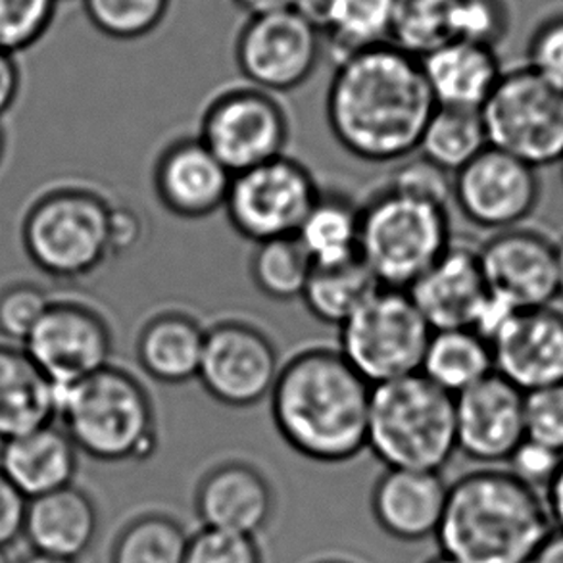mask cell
<instances>
[{
  "label": "cell",
  "instance_id": "cell-1",
  "mask_svg": "<svg viewBox=\"0 0 563 563\" xmlns=\"http://www.w3.org/2000/svg\"><path fill=\"white\" fill-rule=\"evenodd\" d=\"M437 102L421 62L393 43L336 62L325 118L336 145L367 164H400L418 153Z\"/></svg>",
  "mask_w": 563,
  "mask_h": 563
},
{
  "label": "cell",
  "instance_id": "cell-2",
  "mask_svg": "<svg viewBox=\"0 0 563 563\" xmlns=\"http://www.w3.org/2000/svg\"><path fill=\"white\" fill-rule=\"evenodd\" d=\"M372 385L329 346H308L283 360L269 395L275 429L316 464L352 462L367 450Z\"/></svg>",
  "mask_w": 563,
  "mask_h": 563
},
{
  "label": "cell",
  "instance_id": "cell-3",
  "mask_svg": "<svg viewBox=\"0 0 563 563\" xmlns=\"http://www.w3.org/2000/svg\"><path fill=\"white\" fill-rule=\"evenodd\" d=\"M554 529L542 490L506 467H477L450 483L433 541L457 563H531Z\"/></svg>",
  "mask_w": 563,
  "mask_h": 563
},
{
  "label": "cell",
  "instance_id": "cell-4",
  "mask_svg": "<svg viewBox=\"0 0 563 563\" xmlns=\"http://www.w3.org/2000/svg\"><path fill=\"white\" fill-rule=\"evenodd\" d=\"M56 423L79 454L104 464L146 462L161 444L151 390L137 375L114 362L58 388Z\"/></svg>",
  "mask_w": 563,
  "mask_h": 563
},
{
  "label": "cell",
  "instance_id": "cell-5",
  "mask_svg": "<svg viewBox=\"0 0 563 563\" xmlns=\"http://www.w3.org/2000/svg\"><path fill=\"white\" fill-rule=\"evenodd\" d=\"M118 202L91 185H54L23 213L22 246L41 274L77 282L114 258Z\"/></svg>",
  "mask_w": 563,
  "mask_h": 563
},
{
  "label": "cell",
  "instance_id": "cell-6",
  "mask_svg": "<svg viewBox=\"0 0 563 563\" xmlns=\"http://www.w3.org/2000/svg\"><path fill=\"white\" fill-rule=\"evenodd\" d=\"M452 244L450 206L387 184L360 205L358 258L380 287L410 289Z\"/></svg>",
  "mask_w": 563,
  "mask_h": 563
},
{
  "label": "cell",
  "instance_id": "cell-7",
  "mask_svg": "<svg viewBox=\"0 0 563 563\" xmlns=\"http://www.w3.org/2000/svg\"><path fill=\"white\" fill-rule=\"evenodd\" d=\"M367 450L385 470L442 473L457 454L454 396L421 374L375 385Z\"/></svg>",
  "mask_w": 563,
  "mask_h": 563
},
{
  "label": "cell",
  "instance_id": "cell-8",
  "mask_svg": "<svg viewBox=\"0 0 563 563\" xmlns=\"http://www.w3.org/2000/svg\"><path fill=\"white\" fill-rule=\"evenodd\" d=\"M431 333L408 290L379 287L339 328L336 351L375 387L419 374Z\"/></svg>",
  "mask_w": 563,
  "mask_h": 563
},
{
  "label": "cell",
  "instance_id": "cell-9",
  "mask_svg": "<svg viewBox=\"0 0 563 563\" xmlns=\"http://www.w3.org/2000/svg\"><path fill=\"white\" fill-rule=\"evenodd\" d=\"M479 112L488 146L534 169L563 161V89L527 64L504 69Z\"/></svg>",
  "mask_w": 563,
  "mask_h": 563
},
{
  "label": "cell",
  "instance_id": "cell-10",
  "mask_svg": "<svg viewBox=\"0 0 563 563\" xmlns=\"http://www.w3.org/2000/svg\"><path fill=\"white\" fill-rule=\"evenodd\" d=\"M195 135L231 174H239L287 154L292 122L279 95L241 79L206 100Z\"/></svg>",
  "mask_w": 563,
  "mask_h": 563
},
{
  "label": "cell",
  "instance_id": "cell-11",
  "mask_svg": "<svg viewBox=\"0 0 563 563\" xmlns=\"http://www.w3.org/2000/svg\"><path fill=\"white\" fill-rule=\"evenodd\" d=\"M320 192L312 169L283 154L233 174L223 210L236 235L264 243L297 235Z\"/></svg>",
  "mask_w": 563,
  "mask_h": 563
},
{
  "label": "cell",
  "instance_id": "cell-12",
  "mask_svg": "<svg viewBox=\"0 0 563 563\" xmlns=\"http://www.w3.org/2000/svg\"><path fill=\"white\" fill-rule=\"evenodd\" d=\"M233 54L243 81L282 97L312 79L328 48L312 20L285 10L246 18L236 31Z\"/></svg>",
  "mask_w": 563,
  "mask_h": 563
},
{
  "label": "cell",
  "instance_id": "cell-13",
  "mask_svg": "<svg viewBox=\"0 0 563 563\" xmlns=\"http://www.w3.org/2000/svg\"><path fill=\"white\" fill-rule=\"evenodd\" d=\"M283 360L267 331L241 318L206 325L197 380L212 400L246 410L272 395Z\"/></svg>",
  "mask_w": 563,
  "mask_h": 563
},
{
  "label": "cell",
  "instance_id": "cell-14",
  "mask_svg": "<svg viewBox=\"0 0 563 563\" xmlns=\"http://www.w3.org/2000/svg\"><path fill=\"white\" fill-rule=\"evenodd\" d=\"M22 346L54 387L66 388L112 364L114 331L89 302L53 298Z\"/></svg>",
  "mask_w": 563,
  "mask_h": 563
},
{
  "label": "cell",
  "instance_id": "cell-15",
  "mask_svg": "<svg viewBox=\"0 0 563 563\" xmlns=\"http://www.w3.org/2000/svg\"><path fill=\"white\" fill-rule=\"evenodd\" d=\"M541 200L539 169L493 146L452 176V205L485 231L526 225Z\"/></svg>",
  "mask_w": 563,
  "mask_h": 563
},
{
  "label": "cell",
  "instance_id": "cell-16",
  "mask_svg": "<svg viewBox=\"0 0 563 563\" xmlns=\"http://www.w3.org/2000/svg\"><path fill=\"white\" fill-rule=\"evenodd\" d=\"M477 256L490 297L514 310L552 306L560 297L556 243L537 229L519 225L493 233Z\"/></svg>",
  "mask_w": 563,
  "mask_h": 563
},
{
  "label": "cell",
  "instance_id": "cell-17",
  "mask_svg": "<svg viewBox=\"0 0 563 563\" xmlns=\"http://www.w3.org/2000/svg\"><path fill=\"white\" fill-rule=\"evenodd\" d=\"M526 395L498 374L454 396L460 454L481 467H498L526 439Z\"/></svg>",
  "mask_w": 563,
  "mask_h": 563
},
{
  "label": "cell",
  "instance_id": "cell-18",
  "mask_svg": "<svg viewBox=\"0 0 563 563\" xmlns=\"http://www.w3.org/2000/svg\"><path fill=\"white\" fill-rule=\"evenodd\" d=\"M192 506L200 527L258 539L274 521L277 495L258 465L223 460L198 479Z\"/></svg>",
  "mask_w": 563,
  "mask_h": 563
},
{
  "label": "cell",
  "instance_id": "cell-19",
  "mask_svg": "<svg viewBox=\"0 0 563 563\" xmlns=\"http://www.w3.org/2000/svg\"><path fill=\"white\" fill-rule=\"evenodd\" d=\"M495 374L523 395L563 385V312L554 306L516 310L490 339Z\"/></svg>",
  "mask_w": 563,
  "mask_h": 563
},
{
  "label": "cell",
  "instance_id": "cell-20",
  "mask_svg": "<svg viewBox=\"0 0 563 563\" xmlns=\"http://www.w3.org/2000/svg\"><path fill=\"white\" fill-rule=\"evenodd\" d=\"M233 174L197 137L169 141L156 156L153 190L158 205L179 220H205L223 210Z\"/></svg>",
  "mask_w": 563,
  "mask_h": 563
},
{
  "label": "cell",
  "instance_id": "cell-21",
  "mask_svg": "<svg viewBox=\"0 0 563 563\" xmlns=\"http://www.w3.org/2000/svg\"><path fill=\"white\" fill-rule=\"evenodd\" d=\"M449 485L441 472L393 470L372 488V516L383 533L406 544L434 539L446 508Z\"/></svg>",
  "mask_w": 563,
  "mask_h": 563
},
{
  "label": "cell",
  "instance_id": "cell-22",
  "mask_svg": "<svg viewBox=\"0 0 563 563\" xmlns=\"http://www.w3.org/2000/svg\"><path fill=\"white\" fill-rule=\"evenodd\" d=\"M408 295L433 331L473 329L490 298L477 251L462 244H452Z\"/></svg>",
  "mask_w": 563,
  "mask_h": 563
},
{
  "label": "cell",
  "instance_id": "cell-23",
  "mask_svg": "<svg viewBox=\"0 0 563 563\" xmlns=\"http://www.w3.org/2000/svg\"><path fill=\"white\" fill-rule=\"evenodd\" d=\"M79 452L56 421L0 442V472L27 500L74 485Z\"/></svg>",
  "mask_w": 563,
  "mask_h": 563
},
{
  "label": "cell",
  "instance_id": "cell-24",
  "mask_svg": "<svg viewBox=\"0 0 563 563\" xmlns=\"http://www.w3.org/2000/svg\"><path fill=\"white\" fill-rule=\"evenodd\" d=\"M97 504L84 488L69 487L27 503L23 537L33 552L79 562L99 534Z\"/></svg>",
  "mask_w": 563,
  "mask_h": 563
},
{
  "label": "cell",
  "instance_id": "cell-25",
  "mask_svg": "<svg viewBox=\"0 0 563 563\" xmlns=\"http://www.w3.org/2000/svg\"><path fill=\"white\" fill-rule=\"evenodd\" d=\"M206 325L197 316L166 308L154 312L139 329L135 358L141 372L168 387L197 380Z\"/></svg>",
  "mask_w": 563,
  "mask_h": 563
},
{
  "label": "cell",
  "instance_id": "cell-26",
  "mask_svg": "<svg viewBox=\"0 0 563 563\" xmlns=\"http://www.w3.org/2000/svg\"><path fill=\"white\" fill-rule=\"evenodd\" d=\"M437 107L481 110L504 74L496 48L450 41L421 58Z\"/></svg>",
  "mask_w": 563,
  "mask_h": 563
},
{
  "label": "cell",
  "instance_id": "cell-27",
  "mask_svg": "<svg viewBox=\"0 0 563 563\" xmlns=\"http://www.w3.org/2000/svg\"><path fill=\"white\" fill-rule=\"evenodd\" d=\"M54 387L22 344L0 341V442L56 421Z\"/></svg>",
  "mask_w": 563,
  "mask_h": 563
},
{
  "label": "cell",
  "instance_id": "cell-28",
  "mask_svg": "<svg viewBox=\"0 0 563 563\" xmlns=\"http://www.w3.org/2000/svg\"><path fill=\"white\" fill-rule=\"evenodd\" d=\"M396 0H298L297 10L320 27L331 58L388 43Z\"/></svg>",
  "mask_w": 563,
  "mask_h": 563
},
{
  "label": "cell",
  "instance_id": "cell-29",
  "mask_svg": "<svg viewBox=\"0 0 563 563\" xmlns=\"http://www.w3.org/2000/svg\"><path fill=\"white\" fill-rule=\"evenodd\" d=\"M295 236L313 266L358 258L360 202L343 190L321 189Z\"/></svg>",
  "mask_w": 563,
  "mask_h": 563
},
{
  "label": "cell",
  "instance_id": "cell-30",
  "mask_svg": "<svg viewBox=\"0 0 563 563\" xmlns=\"http://www.w3.org/2000/svg\"><path fill=\"white\" fill-rule=\"evenodd\" d=\"M419 374L434 387L457 396L495 374L493 349L473 329H439L429 336Z\"/></svg>",
  "mask_w": 563,
  "mask_h": 563
},
{
  "label": "cell",
  "instance_id": "cell-31",
  "mask_svg": "<svg viewBox=\"0 0 563 563\" xmlns=\"http://www.w3.org/2000/svg\"><path fill=\"white\" fill-rule=\"evenodd\" d=\"M379 287L364 262L354 258L335 266H313L300 300L313 320L339 329Z\"/></svg>",
  "mask_w": 563,
  "mask_h": 563
},
{
  "label": "cell",
  "instance_id": "cell-32",
  "mask_svg": "<svg viewBox=\"0 0 563 563\" xmlns=\"http://www.w3.org/2000/svg\"><path fill=\"white\" fill-rule=\"evenodd\" d=\"M485 148L487 130L479 110L437 107L421 133L416 154L454 176Z\"/></svg>",
  "mask_w": 563,
  "mask_h": 563
},
{
  "label": "cell",
  "instance_id": "cell-33",
  "mask_svg": "<svg viewBox=\"0 0 563 563\" xmlns=\"http://www.w3.org/2000/svg\"><path fill=\"white\" fill-rule=\"evenodd\" d=\"M189 539L184 521L174 514L143 511L115 537L110 563H184Z\"/></svg>",
  "mask_w": 563,
  "mask_h": 563
},
{
  "label": "cell",
  "instance_id": "cell-34",
  "mask_svg": "<svg viewBox=\"0 0 563 563\" xmlns=\"http://www.w3.org/2000/svg\"><path fill=\"white\" fill-rule=\"evenodd\" d=\"M312 267V260L297 236L256 243L249 260L252 285L260 295L275 302H290L302 297Z\"/></svg>",
  "mask_w": 563,
  "mask_h": 563
},
{
  "label": "cell",
  "instance_id": "cell-35",
  "mask_svg": "<svg viewBox=\"0 0 563 563\" xmlns=\"http://www.w3.org/2000/svg\"><path fill=\"white\" fill-rule=\"evenodd\" d=\"M454 41V0H396L388 43L421 60Z\"/></svg>",
  "mask_w": 563,
  "mask_h": 563
},
{
  "label": "cell",
  "instance_id": "cell-36",
  "mask_svg": "<svg viewBox=\"0 0 563 563\" xmlns=\"http://www.w3.org/2000/svg\"><path fill=\"white\" fill-rule=\"evenodd\" d=\"M87 20L100 35L139 41L166 22L174 0H81Z\"/></svg>",
  "mask_w": 563,
  "mask_h": 563
},
{
  "label": "cell",
  "instance_id": "cell-37",
  "mask_svg": "<svg viewBox=\"0 0 563 563\" xmlns=\"http://www.w3.org/2000/svg\"><path fill=\"white\" fill-rule=\"evenodd\" d=\"M60 0H0V53L18 56L53 27Z\"/></svg>",
  "mask_w": 563,
  "mask_h": 563
},
{
  "label": "cell",
  "instance_id": "cell-38",
  "mask_svg": "<svg viewBox=\"0 0 563 563\" xmlns=\"http://www.w3.org/2000/svg\"><path fill=\"white\" fill-rule=\"evenodd\" d=\"M53 298L41 283L30 279H15L0 287V339L25 343Z\"/></svg>",
  "mask_w": 563,
  "mask_h": 563
},
{
  "label": "cell",
  "instance_id": "cell-39",
  "mask_svg": "<svg viewBox=\"0 0 563 563\" xmlns=\"http://www.w3.org/2000/svg\"><path fill=\"white\" fill-rule=\"evenodd\" d=\"M510 31L506 0H454V41L496 46Z\"/></svg>",
  "mask_w": 563,
  "mask_h": 563
},
{
  "label": "cell",
  "instance_id": "cell-40",
  "mask_svg": "<svg viewBox=\"0 0 563 563\" xmlns=\"http://www.w3.org/2000/svg\"><path fill=\"white\" fill-rule=\"evenodd\" d=\"M184 563H264L256 537L200 527L190 533Z\"/></svg>",
  "mask_w": 563,
  "mask_h": 563
},
{
  "label": "cell",
  "instance_id": "cell-41",
  "mask_svg": "<svg viewBox=\"0 0 563 563\" xmlns=\"http://www.w3.org/2000/svg\"><path fill=\"white\" fill-rule=\"evenodd\" d=\"M526 439L563 456V385L526 393Z\"/></svg>",
  "mask_w": 563,
  "mask_h": 563
},
{
  "label": "cell",
  "instance_id": "cell-42",
  "mask_svg": "<svg viewBox=\"0 0 563 563\" xmlns=\"http://www.w3.org/2000/svg\"><path fill=\"white\" fill-rule=\"evenodd\" d=\"M527 66L563 89V10L542 18L527 43Z\"/></svg>",
  "mask_w": 563,
  "mask_h": 563
},
{
  "label": "cell",
  "instance_id": "cell-43",
  "mask_svg": "<svg viewBox=\"0 0 563 563\" xmlns=\"http://www.w3.org/2000/svg\"><path fill=\"white\" fill-rule=\"evenodd\" d=\"M387 185L416 197L452 205V176L421 158L419 154L396 164L395 172L388 176Z\"/></svg>",
  "mask_w": 563,
  "mask_h": 563
},
{
  "label": "cell",
  "instance_id": "cell-44",
  "mask_svg": "<svg viewBox=\"0 0 563 563\" xmlns=\"http://www.w3.org/2000/svg\"><path fill=\"white\" fill-rule=\"evenodd\" d=\"M562 454L554 450L542 446L539 442L523 439L518 449L514 450L510 460L506 462L508 467L518 479L523 481L531 487L544 490L549 487L550 481L556 475L558 467L562 464Z\"/></svg>",
  "mask_w": 563,
  "mask_h": 563
},
{
  "label": "cell",
  "instance_id": "cell-45",
  "mask_svg": "<svg viewBox=\"0 0 563 563\" xmlns=\"http://www.w3.org/2000/svg\"><path fill=\"white\" fill-rule=\"evenodd\" d=\"M27 498L0 472V549L8 550L23 534Z\"/></svg>",
  "mask_w": 563,
  "mask_h": 563
},
{
  "label": "cell",
  "instance_id": "cell-46",
  "mask_svg": "<svg viewBox=\"0 0 563 563\" xmlns=\"http://www.w3.org/2000/svg\"><path fill=\"white\" fill-rule=\"evenodd\" d=\"M22 92V68L15 56L0 53V122L14 108Z\"/></svg>",
  "mask_w": 563,
  "mask_h": 563
},
{
  "label": "cell",
  "instance_id": "cell-47",
  "mask_svg": "<svg viewBox=\"0 0 563 563\" xmlns=\"http://www.w3.org/2000/svg\"><path fill=\"white\" fill-rule=\"evenodd\" d=\"M542 495L549 506L550 518L554 521V527L563 531V457L556 475L550 481L549 487L542 490Z\"/></svg>",
  "mask_w": 563,
  "mask_h": 563
},
{
  "label": "cell",
  "instance_id": "cell-48",
  "mask_svg": "<svg viewBox=\"0 0 563 563\" xmlns=\"http://www.w3.org/2000/svg\"><path fill=\"white\" fill-rule=\"evenodd\" d=\"M246 18L297 10L298 0H231Z\"/></svg>",
  "mask_w": 563,
  "mask_h": 563
},
{
  "label": "cell",
  "instance_id": "cell-49",
  "mask_svg": "<svg viewBox=\"0 0 563 563\" xmlns=\"http://www.w3.org/2000/svg\"><path fill=\"white\" fill-rule=\"evenodd\" d=\"M531 563H563V531L554 529Z\"/></svg>",
  "mask_w": 563,
  "mask_h": 563
},
{
  "label": "cell",
  "instance_id": "cell-50",
  "mask_svg": "<svg viewBox=\"0 0 563 563\" xmlns=\"http://www.w3.org/2000/svg\"><path fill=\"white\" fill-rule=\"evenodd\" d=\"M15 563H77L74 560H66V558L48 556V554H38L33 552L30 556L23 558L20 562Z\"/></svg>",
  "mask_w": 563,
  "mask_h": 563
},
{
  "label": "cell",
  "instance_id": "cell-51",
  "mask_svg": "<svg viewBox=\"0 0 563 563\" xmlns=\"http://www.w3.org/2000/svg\"><path fill=\"white\" fill-rule=\"evenodd\" d=\"M556 267L558 287H560V297H563V236L556 243Z\"/></svg>",
  "mask_w": 563,
  "mask_h": 563
},
{
  "label": "cell",
  "instance_id": "cell-52",
  "mask_svg": "<svg viewBox=\"0 0 563 563\" xmlns=\"http://www.w3.org/2000/svg\"><path fill=\"white\" fill-rule=\"evenodd\" d=\"M308 563H362L358 560H354V558H344V556H323L318 558V560H312V562Z\"/></svg>",
  "mask_w": 563,
  "mask_h": 563
},
{
  "label": "cell",
  "instance_id": "cell-53",
  "mask_svg": "<svg viewBox=\"0 0 563 563\" xmlns=\"http://www.w3.org/2000/svg\"><path fill=\"white\" fill-rule=\"evenodd\" d=\"M7 130H4V125H2V122H0V168H2V164H4V158H7Z\"/></svg>",
  "mask_w": 563,
  "mask_h": 563
},
{
  "label": "cell",
  "instance_id": "cell-54",
  "mask_svg": "<svg viewBox=\"0 0 563 563\" xmlns=\"http://www.w3.org/2000/svg\"><path fill=\"white\" fill-rule=\"evenodd\" d=\"M426 563H457L456 560H452V558L444 556V554H437V556L431 558V560H427Z\"/></svg>",
  "mask_w": 563,
  "mask_h": 563
},
{
  "label": "cell",
  "instance_id": "cell-55",
  "mask_svg": "<svg viewBox=\"0 0 563 563\" xmlns=\"http://www.w3.org/2000/svg\"><path fill=\"white\" fill-rule=\"evenodd\" d=\"M0 563H15L12 556L8 554V550L0 549Z\"/></svg>",
  "mask_w": 563,
  "mask_h": 563
},
{
  "label": "cell",
  "instance_id": "cell-56",
  "mask_svg": "<svg viewBox=\"0 0 563 563\" xmlns=\"http://www.w3.org/2000/svg\"><path fill=\"white\" fill-rule=\"evenodd\" d=\"M560 164H562V177H563V161L560 162Z\"/></svg>",
  "mask_w": 563,
  "mask_h": 563
},
{
  "label": "cell",
  "instance_id": "cell-57",
  "mask_svg": "<svg viewBox=\"0 0 563 563\" xmlns=\"http://www.w3.org/2000/svg\"><path fill=\"white\" fill-rule=\"evenodd\" d=\"M60 2H62V0H60Z\"/></svg>",
  "mask_w": 563,
  "mask_h": 563
}]
</instances>
